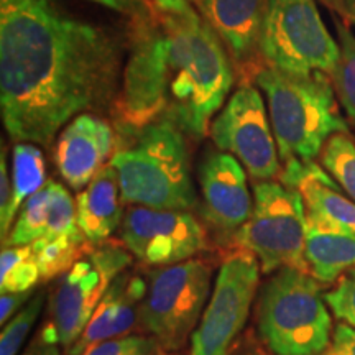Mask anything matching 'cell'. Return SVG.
I'll return each mask as SVG.
<instances>
[{
    "label": "cell",
    "mask_w": 355,
    "mask_h": 355,
    "mask_svg": "<svg viewBox=\"0 0 355 355\" xmlns=\"http://www.w3.org/2000/svg\"><path fill=\"white\" fill-rule=\"evenodd\" d=\"M119 64V40L55 0H0V110L17 144H51L73 117L109 105Z\"/></svg>",
    "instance_id": "1"
},
{
    "label": "cell",
    "mask_w": 355,
    "mask_h": 355,
    "mask_svg": "<svg viewBox=\"0 0 355 355\" xmlns=\"http://www.w3.org/2000/svg\"><path fill=\"white\" fill-rule=\"evenodd\" d=\"M162 15V13H159ZM168 37V110L184 133L202 139L227 99L234 71L216 30L199 15H162Z\"/></svg>",
    "instance_id": "2"
},
{
    "label": "cell",
    "mask_w": 355,
    "mask_h": 355,
    "mask_svg": "<svg viewBox=\"0 0 355 355\" xmlns=\"http://www.w3.org/2000/svg\"><path fill=\"white\" fill-rule=\"evenodd\" d=\"M121 135L125 145L115 150L110 165L117 171L123 204L188 212L196 206L184 132L171 119L121 128Z\"/></svg>",
    "instance_id": "3"
},
{
    "label": "cell",
    "mask_w": 355,
    "mask_h": 355,
    "mask_svg": "<svg viewBox=\"0 0 355 355\" xmlns=\"http://www.w3.org/2000/svg\"><path fill=\"white\" fill-rule=\"evenodd\" d=\"M255 83L266 97L283 165L314 162L334 133L349 132L327 74H296L266 66L257 71Z\"/></svg>",
    "instance_id": "4"
},
{
    "label": "cell",
    "mask_w": 355,
    "mask_h": 355,
    "mask_svg": "<svg viewBox=\"0 0 355 355\" xmlns=\"http://www.w3.org/2000/svg\"><path fill=\"white\" fill-rule=\"evenodd\" d=\"M332 332V314L318 279L296 268L275 272L259 303V334L266 349L273 355H321Z\"/></svg>",
    "instance_id": "5"
},
{
    "label": "cell",
    "mask_w": 355,
    "mask_h": 355,
    "mask_svg": "<svg viewBox=\"0 0 355 355\" xmlns=\"http://www.w3.org/2000/svg\"><path fill=\"white\" fill-rule=\"evenodd\" d=\"M259 55L270 68L332 78L340 44L324 24L316 0H266Z\"/></svg>",
    "instance_id": "6"
},
{
    "label": "cell",
    "mask_w": 355,
    "mask_h": 355,
    "mask_svg": "<svg viewBox=\"0 0 355 355\" xmlns=\"http://www.w3.org/2000/svg\"><path fill=\"white\" fill-rule=\"evenodd\" d=\"M232 241L241 250L259 260L265 275L283 268L309 273L304 259L303 196L279 181L254 183V209L245 224L232 235Z\"/></svg>",
    "instance_id": "7"
},
{
    "label": "cell",
    "mask_w": 355,
    "mask_h": 355,
    "mask_svg": "<svg viewBox=\"0 0 355 355\" xmlns=\"http://www.w3.org/2000/svg\"><path fill=\"white\" fill-rule=\"evenodd\" d=\"M211 266L189 259L153 270L140 306V322L162 350H180L193 336L211 293Z\"/></svg>",
    "instance_id": "8"
},
{
    "label": "cell",
    "mask_w": 355,
    "mask_h": 355,
    "mask_svg": "<svg viewBox=\"0 0 355 355\" xmlns=\"http://www.w3.org/2000/svg\"><path fill=\"white\" fill-rule=\"evenodd\" d=\"M168 37L162 15L130 21V46L115 115L121 128H141L168 110Z\"/></svg>",
    "instance_id": "9"
},
{
    "label": "cell",
    "mask_w": 355,
    "mask_h": 355,
    "mask_svg": "<svg viewBox=\"0 0 355 355\" xmlns=\"http://www.w3.org/2000/svg\"><path fill=\"white\" fill-rule=\"evenodd\" d=\"M128 263L127 247L109 241L78 260L58 283L50 301V321L40 336L69 349L86 329L110 283Z\"/></svg>",
    "instance_id": "10"
},
{
    "label": "cell",
    "mask_w": 355,
    "mask_h": 355,
    "mask_svg": "<svg viewBox=\"0 0 355 355\" xmlns=\"http://www.w3.org/2000/svg\"><path fill=\"white\" fill-rule=\"evenodd\" d=\"M209 133L220 152L230 153L242 163L254 183L273 181L282 175L268 109L261 92L252 84L239 86L211 123Z\"/></svg>",
    "instance_id": "11"
},
{
    "label": "cell",
    "mask_w": 355,
    "mask_h": 355,
    "mask_svg": "<svg viewBox=\"0 0 355 355\" xmlns=\"http://www.w3.org/2000/svg\"><path fill=\"white\" fill-rule=\"evenodd\" d=\"M260 270L259 260L241 248L222 261L211 298L191 336L189 355H229L250 314Z\"/></svg>",
    "instance_id": "12"
},
{
    "label": "cell",
    "mask_w": 355,
    "mask_h": 355,
    "mask_svg": "<svg viewBox=\"0 0 355 355\" xmlns=\"http://www.w3.org/2000/svg\"><path fill=\"white\" fill-rule=\"evenodd\" d=\"M121 242L146 266H170L206 248V230L188 211L130 206L123 214Z\"/></svg>",
    "instance_id": "13"
},
{
    "label": "cell",
    "mask_w": 355,
    "mask_h": 355,
    "mask_svg": "<svg viewBox=\"0 0 355 355\" xmlns=\"http://www.w3.org/2000/svg\"><path fill=\"white\" fill-rule=\"evenodd\" d=\"M204 217L222 234L234 235L254 209L242 163L230 153L209 152L199 166Z\"/></svg>",
    "instance_id": "14"
},
{
    "label": "cell",
    "mask_w": 355,
    "mask_h": 355,
    "mask_svg": "<svg viewBox=\"0 0 355 355\" xmlns=\"http://www.w3.org/2000/svg\"><path fill=\"white\" fill-rule=\"evenodd\" d=\"M112 125L94 114H79L58 139L55 163L63 180L73 189H81L105 166L114 155Z\"/></svg>",
    "instance_id": "15"
},
{
    "label": "cell",
    "mask_w": 355,
    "mask_h": 355,
    "mask_svg": "<svg viewBox=\"0 0 355 355\" xmlns=\"http://www.w3.org/2000/svg\"><path fill=\"white\" fill-rule=\"evenodd\" d=\"M148 285L135 273H125L114 278L104 298L87 322L79 339L68 349L69 355H81L91 345L109 339L128 336L140 321V306Z\"/></svg>",
    "instance_id": "16"
},
{
    "label": "cell",
    "mask_w": 355,
    "mask_h": 355,
    "mask_svg": "<svg viewBox=\"0 0 355 355\" xmlns=\"http://www.w3.org/2000/svg\"><path fill=\"white\" fill-rule=\"evenodd\" d=\"M279 183L303 196L306 214L355 235V201L340 191V186L316 162L285 163Z\"/></svg>",
    "instance_id": "17"
},
{
    "label": "cell",
    "mask_w": 355,
    "mask_h": 355,
    "mask_svg": "<svg viewBox=\"0 0 355 355\" xmlns=\"http://www.w3.org/2000/svg\"><path fill=\"white\" fill-rule=\"evenodd\" d=\"M202 19L219 35L237 63L259 53L266 0H196Z\"/></svg>",
    "instance_id": "18"
},
{
    "label": "cell",
    "mask_w": 355,
    "mask_h": 355,
    "mask_svg": "<svg viewBox=\"0 0 355 355\" xmlns=\"http://www.w3.org/2000/svg\"><path fill=\"white\" fill-rule=\"evenodd\" d=\"M122 193L115 168L107 163L76 198V220L91 245H102L122 225Z\"/></svg>",
    "instance_id": "19"
},
{
    "label": "cell",
    "mask_w": 355,
    "mask_h": 355,
    "mask_svg": "<svg viewBox=\"0 0 355 355\" xmlns=\"http://www.w3.org/2000/svg\"><path fill=\"white\" fill-rule=\"evenodd\" d=\"M304 259L319 283L339 282L345 272L355 268V235L306 214Z\"/></svg>",
    "instance_id": "20"
},
{
    "label": "cell",
    "mask_w": 355,
    "mask_h": 355,
    "mask_svg": "<svg viewBox=\"0 0 355 355\" xmlns=\"http://www.w3.org/2000/svg\"><path fill=\"white\" fill-rule=\"evenodd\" d=\"M44 158L42 150L33 144H17L12 158V198L7 212L0 217L2 242L10 232L13 219L26 199L38 193L44 184Z\"/></svg>",
    "instance_id": "21"
},
{
    "label": "cell",
    "mask_w": 355,
    "mask_h": 355,
    "mask_svg": "<svg viewBox=\"0 0 355 355\" xmlns=\"http://www.w3.org/2000/svg\"><path fill=\"white\" fill-rule=\"evenodd\" d=\"M53 181H48L38 193L26 199L19 212L15 224L2 242L3 247L32 245L46 234L51 214Z\"/></svg>",
    "instance_id": "22"
},
{
    "label": "cell",
    "mask_w": 355,
    "mask_h": 355,
    "mask_svg": "<svg viewBox=\"0 0 355 355\" xmlns=\"http://www.w3.org/2000/svg\"><path fill=\"white\" fill-rule=\"evenodd\" d=\"M42 279L32 245L3 247L0 254V290L2 293L32 291Z\"/></svg>",
    "instance_id": "23"
},
{
    "label": "cell",
    "mask_w": 355,
    "mask_h": 355,
    "mask_svg": "<svg viewBox=\"0 0 355 355\" xmlns=\"http://www.w3.org/2000/svg\"><path fill=\"white\" fill-rule=\"evenodd\" d=\"M319 157L324 170L355 201V141L349 132L334 133L326 141Z\"/></svg>",
    "instance_id": "24"
},
{
    "label": "cell",
    "mask_w": 355,
    "mask_h": 355,
    "mask_svg": "<svg viewBox=\"0 0 355 355\" xmlns=\"http://www.w3.org/2000/svg\"><path fill=\"white\" fill-rule=\"evenodd\" d=\"M337 37L340 44V60L331 79L334 83L339 104L355 123V35L347 26L339 24Z\"/></svg>",
    "instance_id": "25"
},
{
    "label": "cell",
    "mask_w": 355,
    "mask_h": 355,
    "mask_svg": "<svg viewBox=\"0 0 355 355\" xmlns=\"http://www.w3.org/2000/svg\"><path fill=\"white\" fill-rule=\"evenodd\" d=\"M44 304V293H38L2 326L0 334V355H17L28 337Z\"/></svg>",
    "instance_id": "26"
},
{
    "label": "cell",
    "mask_w": 355,
    "mask_h": 355,
    "mask_svg": "<svg viewBox=\"0 0 355 355\" xmlns=\"http://www.w3.org/2000/svg\"><path fill=\"white\" fill-rule=\"evenodd\" d=\"M158 350L155 337L123 336L91 345L81 355H157Z\"/></svg>",
    "instance_id": "27"
},
{
    "label": "cell",
    "mask_w": 355,
    "mask_h": 355,
    "mask_svg": "<svg viewBox=\"0 0 355 355\" xmlns=\"http://www.w3.org/2000/svg\"><path fill=\"white\" fill-rule=\"evenodd\" d=\"M332 316L355 327V277H340L337 285L324 295Z\"/></svg>",
    "instance_id": "28"
},
{
    "label": "cell",
    "mask_w": 355,
    "mask_h": 355,
    "mask_svg": "<svg viewBox=\"0 0 355 355\" xmlns=\"http://www.w3.org/2000/svg\"><path fill=\"white\" fill-rule=\"evenodd\" d=\"M321 355H355V327L345 322L337 324L329 347Z\"/></svg>",
    "instance_id": "29"
},
{
    "label": "cell",
    "mask_w": 355,
    "mask_h": 355,
    "mask_svg": "<svg viewBox=\"0 0 355 355\" xmlns=\"http://www.w3.org/2000/svg\"><path fill=\"white\" fill-rule=\"evenodd\" d=\"M89 2H94L99 3V6L112 8V10L128 17L130 21L145 19V17H150L153 13L152 7H150L145 0H89Z\"/></svg>",
    "instance_id": "30"
},
{
    "label": "cell",
    "mask_w": 355,
    "mask_h": 355,
    "mask_svg": "<svg viewBox=\"0 0 355 355\" xmlns=\"http://www.w3.org/2000/svg\"><path fill=\"white\" fill-rule=\"evenodd\" d=\"M32 293L33 290L24 293H2V298H0V322H2V326L24 308Z\"/></svg>",
    "instance_id": "31"
},
{
    "label": "cell",
    "mask_w": 355,
    "mask_h": 355,
    "mask_svg": "<svg viewBox=\"0 0 355 355\" xmlns=\"http://www.w3.org/2000/svg\"><path fill=\"white\" fill-rule=\"evenodd\" d=\"M12 198V180L8 178L7 170V153L6 145H2V153H0V217L7 212L8 204Z\"/></svg>",
    "instance_id": "32"
},
{
    "label": "cell",
    "mask_w": 355,
    "mask_h": 355,
    "mask_svg": "<svg viewBox=\"0 0 355 355\" xmlns=\"http://www.w3.org/2000/svg\"><path fill=\"white\" fill-rule=\"evenodd\" d=\"M155 8L162 15H189L196 12L193 7V2L196 0H152Z\"/></svg>",
    "instance_id": "33"
},
{
    "label": "cell",
    "mask_w": 355,
    "mask_h": 355,
    "mask_svg": "<svg viewBox=\"0 0 355 355\" xmlns=\"http://www.w3.org/2000/svg\"><path fill=\"white\" fill-rule=\"evenodd\" d=\"M24 355H60V349H58V344L46 343L42 336H38Z\"/></svg>",
    "instance_id": "34"
},
{
    "label": "cell",
    "mask_w": 355,
    "mask_h": 355,
    "mask_svg": "<svg viewBox=\"0 0 355 355\" xmlns=\"http://www.w3.org/2000/svg\"><path fill=\"white\" fill-rule=\"evenodd\" d=\"M340 15H344L347 24H350L355 28V0H344V8Z\"/></svg>",
    "instance_id": "35"
},
{
    "label": "cell",
    "mask_w": 355,
    "mask_h": 355,
    "mask_svg": "<svg viewBox=\"0 0 355 355\" xmlns=\"http://www.w3.org/2000/svg\"><path fill=\"white\" fill-rule=\"evenodd\" d=\"M324 3H326L327 7L334 8L336 12L343 13V8H344V0H322Z\"/></svg>",
    "instance_id": "36"
},
{
    "label": "cell",
    "mask_w": 355,
    "mask_h": 355,
    "mask_svg": "<svg viewBox=\"0 0 355 355\" xmlns=\"http://www.w3.org/2000/svg\"><path fill=\"white\" fill-rule=\"evenodd\" d=\"M349 275H352V277H355V268H354V270H350Z\"/></svg>",
    "instance_id": "37"
},
{
    "label": "cell",
    "mask_w": 355,
    "mask_h": 355,
    "mask_svg": "<svg viewBox=\"0 0 355 355\" xmlns=\"http://www.w3.org/2000/svg\"><path fill=\"white\" fill-rule=\"evenodd\" d=\"M157 355H165V354H163V350H162V349H159V350H158V354H157Z\"/></svg>",
    "instance_id": "38"
}]
</instances>
